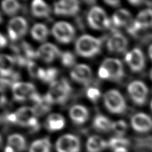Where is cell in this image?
I'll use <instances>...</instances> for the list:
<instances>
[{
    "instance_id": "cell-40",
    "label": "cell",
    "mask_w": 152,
    "mask_h": 152,
    "mask_svg": "<svg viewBox=\"0 0 152 152\" xmlns=\"http://www.w3.org/2000/svg\"><path fill=\"white\" fill-rule=\"evenodd\" d=\"M5 152H15V151L13 150L12 148L7 145V147L5 148Z\"/></svg>"
},
{
    "instance_id": "cell-10",
    "label": "cell",
    "mask_w": 152,
    "mask_h": 152,
    "mask_svg": "<svg viewBox=\"0 0 152 152\" xmlns=\"http://www.w3.org/2000/svg\"><path fill=\"white\" fill-rule=\"evenodd\" d=\"M28 30V22L22 17H15L9 21L7 31L10 38L16 41L22 37Z\"/></svg>"
},
{
    "instance_id": "cell-8",
    "label": "cell",
    "mask_w": 152,
    "mask_h": 152,
    "mask_svg": "<svg viewBox=\"0 0 152 152\" xmlns=\"http://www.w3.org/2000/svg\"><path fill=\"white\" fill-rule=\"evenodd\" d=\"M127 91L135 104L139 105L145 104L148 95V89L144 83L140 81H132L127 87Z\"/></svg>"
},
{
    "instance_id": "cell-3",
    "label": "cell",
    "mask_w": 152,
    "mask_h": 152,
    "mask_svg": "<svg viewBox=\"0 0 152 152\" xmlns=\"http://www.w3.org/2000/svg\"><path fill=\"white\" fill-rule=\"evenodd\" d=\"M36 117V113L34 107H22L14 113L8 114L6 119L11 123L29 127L32 129H37L39 124Z\"/></svg>"
},
{
    "instance_id": "cell-15",
    "label": "cell",
    "mask_w": 152,
    "mask_h": 152,
    "mask_svg": "<svg viewBox=\"0 0 152 152\" xmlns=\"http://www.w3.org/2000/svg\"><path fill=\"white\" fill-rule=\"evenodd\" d=\"M128 41L123 34L116 32L111 36L107 43V48L112 53H123L126 50Z\"/></svg>"
},
{
    "instance_id": "cell-41",
    "label": "cell",
    "mask_w": 152,
    "mask_h": 152,
    "mask_svg": "<svg viewBox=\"0 0 152 152\" xmlns=\"http://www.w3.org/2000/svg\"><path fill=\"white\" fill-rule=\"evenodd\" d=\"M149 56L152 60V45H151L150 47L149 48Z\"/></svg>"
},
{
    "instance_id": "cell-28",
    "label": "cell",
    "mask_w": 152,
    "mask_h": 152,
    "mask_svg": "<svg viewBox=\"0 0 152 152\" xmlns=\"http://www.w3.org/2000/svg\"><path fill=\"white\" fill-rule=\"evenodd\" d=\"M135 20L142 29L152 27V10L146 9L140 12Z\"/></svg>"
},
{
    "instance_id": "cell-6",
    "label": "cell",
    "mask_w": 152,
    "mask_h": 152,
    "mask_svg": "<svg viewBox=\"0 0 152 152\" xmlns=\"http://www.w3.org/2000/svg\"><path fill=\"white\" fill-rule=\"evenodd\" d=\"M51 32L58 42L68 43L74 39L75 29L71 24L66 21H59L52 27Z\"/></svg>"
},
{
    "instance_id": "cell-4",
    "label": "cell",
    "mask_w": 152,
    "mask_h": 152,
    "mask_svg": "<svg viewBox=\"0 0 152 152\" xmlns=\"http://www.w3.org/2000/svg\"><path fill=\"white\" fill-rule=\"evenodd\" d=\"M104 104L111 113H122L126 109V103L120 92L115 89L107 91L104 96Z\"/></svg>"
},
{
    "instance_id": "cell-22",
    "label": "cell",
    "mask_w": 152,
    "mask_h": 152,
    "mask_svg": "<svg viewBox=\"0 0 152 152\" xmlns=\"http://www.w3.org/2000/svg\"><path fill=\"white\" fill-rule=\"evenodd\" d=\"M65 126L64 117L58 113H53L48 116L46 120V127L50 131H58Z\"/></svg>"
},
{
    "instance_id": "cell-19",
    "label": "cell",
    "mask_w": 152,
    "mask_h": 152,
    "mask_svg": "<svg viewBox=\"0 0 152 152\" xmlns=\"http://www.w3.org/2000/svg\"><path fill=\"white\" fill-rule=\"evenodd\" d=\"M109 145L106 141L97 135L88 138L86 143V149L88 152H102Z\"/></svg>"
},
{
    "instance_id": "cell-14",
    "label": "cell",
    "mask_w": 152,
    "mask_h": 152,
    "mask_svg": "<svg viewBox=\"0 0 152 152\" xmlns=\"http://www.w3.org/2000/svg\"><path fill=\"white\" fill-rule=\"evenodd\" d=\"M131 125L135 131L146 133L152 129V119L145 113H136L131 119Z\"/></svg>"
},
{
    "instance_id": "cell-18",
    "label": "cell",
    "mask_w": 152,
    "mask_h": 152,
    "mask_svg": "<svg viewBox=\"0 0 152 152\" xmlns=\"http://www.w3.org/2000/svg\"><path fill=\"white\" fill-rule=\"evenodd\" d=\"M69 116L74 123L83 124L89 118V112L83 105H75L69 110Z\"/></svg>"
},
{
    "instance_id": "cell-34",
    "label": "cell",
    "mask_w": 152,
    "mask_h": 152,
    "mask_svg": "<svg viewBox=\"0 0 152 152\" xmlns=\"http://www.w3.org/2000/svg\"><path fill=\"white\" fill-rule=\"evenodd\" d=\"M87 96L91 101L96 102L101 96V92L96 88H89L87 91Z\"/></svg>"
},
{
    "instance_id": "cell-21",
    "label": "cell",
    "mask_w": 152,
    "mask_h": 152,
    "mask_svg": "<svg viewBox=\"0 0 152 152\" xmlns=\"http://www.w3.org/2000/svg\"><path fill=\"white\" fill-rule=\"evenodd\" d=\"M15 59L7 54H1V75L2 78L9 77L13 75V68L14 66Z\"/></svg>"
},
{
    "instance_id": "cell-5",
    "label": "cell",
    "mask_w": 152,
    "mask_h": 152,
    "mask_svg": "<svg viewBox=\"0 0 152 152\" xmlns=\"http://www.w3.org/2000/svg\"><path fill=\"white\" fill-rule=\"evenodd\" d=\"M88 22L91 28L97 30L106 29L110 26V21L105 11L98 6H94L89 10Z\"/></svg>"
},
{
    "instance_id": "cell-24",
    "label": "cell",
    "mask_w": 152,
    "mask_h": 152,
    "mask_svg": "<svg viewBox=\"0 0 152 152\" xmlns=\"http://www.w3.org/2000/svg\"><path fill=\"white\" fill-rule=\"evenodd\" d=\"M7 145L12 148L15 152H21L26 150V141L21 135L14 134L8 137Z\"/></svg>"
},
{
    "instance_id": "cell-23",
    "label": "cell",
    "mask_w": 152,
    "mask_h": 152,
    "mask_svg": "<svg viewBox=\"0 0 152 152\" xmlns=\"http://www.w3.org/2000/svg\"><path fill=\"white\" fill-rule=\"evenodd\" d=\"M32 14L37 18H45L50 15V8L45 1L35 0L31 5Z\"/></svg>"
},
{
    "instance_id": "cell-31",
    "label": "cell",
    "mask_w": 152,
    "mask_h": 152,
    "mask_svg": "<svg viewBox=\"0 0 152 152\" xmlns=\"http://www.w3.org/2000/svg\"><path fill=\"white\" fill-rule=\"evenodd\" d=\"M129 141L124 137H113L110 140L108 145L113 150L118 148H126L129 145Z\"/></svg>"
},
{
    "instance_id": "cell-13",
    "label": "cell",
    "mask_w": 152,
    "mask_h": 152,
    "mask_svg": "<svg viewBox=\"0 0 152 152\" xmlns=\"http://www.w3.org/2000/svg\"><path fill=\"white\" fill-rule=\"evenodd\" d=\"M80 10V2L75 0H62L54 4V12L58 15H74Z\"/></svg>"
},
{
    "instance_id": "cell-36",
    "label": "cell",
    "mask_w": 152,
    "mask_h": 152,
    "mask_svg": "<svg viewBox=\"0 0 152 152\" xmlns=\"http://www.w3.org/2000/svg\"><path fill=\"white\" fill-rule=\"evenodd\" d=\"M105 3L107 5H110V6H113V7H117L120 4V1H112V0H110V1H105Z\"/></svg>"
},
{
    "instance_id": "cell-43",
    "label": "cell",
    "mask_w": 152,
    "mask_h": 152,
    "mask_svg": "<svg viewBox=\"0 0 152 152\" xmlns=\"http://www.w3.org/2000/svg\"><path fill=\"white\" fill-rule=\"evenodd\" d=\"M151 79H152V71H151Z\"/></svg>"
},
{
    "instance_id": "cell-7",
    "label": "cell",
    "mask_w": 152,
    "mask_h": 152,
    "mask_svg": "<svg viewBox=\"0 0 152 152\" xmlns=\"http://www.w3.org/2000/svg\"><path fill=\"white\" fill-rule=\"evenodd\" d=\"M13 99L17 102L31 100L37 94L34 84L28 82H15L12 85Z\"/></svg>"
},
{
    "instance_id": "cell-20",
    "label": "cell",
    "mask_w": 152,
    "mask_h": 152,
    "mask_svg": "<svg viewBox=\"0 0 152 152\" xmlns=\"http://www.w3.org/2000/svg\"><path fill=\"white\" fill-rule=\"evenodd\" d=\"M112 21L116 27L127 26L132 21V15L127 10L119 9L113 14Z\"/></svg>"
},
{
    "instance_id": "cell-27",
    "label": "cell",
    "mask_w": 152,
    "mask_h": 152,
    "mask_svg": "<svg viewBox=\"0 0 152 152\" xmlns=\"http://www.w3.org/2000/svg\"><path fill=\"white\" fill-rule=\"evenodd\" d=\"M58 74V70L54 67H50L46 69L39 68L37 77L45 83H52L56 81Z\"/></svg>"
},
{
    "instance_id": "cell-32",
    "label": "cell",
    "mask_w": 152,
    "mask_h": 152,
    "mask_svg": "<svg viewBox=\"0 0 152 152\" xmlns=\"http://www.w3.org/2000/svg\"><path fill=\"white\" fill-rule=\"evenodd\" d=\"M61 63L64 66L72 67L75 62V58L74 54L69 51H66L61 55Z\"/></svg>"
},
{
    "instance_id": "cell-30",
    "label": "cell",
    "mask_w": 152,
    "mask_h": 152,
    "mask_svg": "<svg viewBox=\"0 0 152 152\" xmlns=\"http://www.w3.org/2000/svg\"><path fill=\"white\" fill-rule=\"evenodd\" d=\"M1 7L6 14L12 16L18 12L21 5L20 3L15 0H5L1 3Z\"/></svg>"
},
{
    "instance_id": "cell-12",
    "label": "cell",
    "mask_w": 152,
    "mask_h": 152,
    "mask_svg": "<svg viewBox=\"0 0 152 152\" xmlns=\"http://www.w3.org/2000/svg\"><path fill=\"white\" fill-rule=\"evenodd\" d=\"M125 60L133 72L142 71L145 66V58L142 50L139 48H135L127 53Z\"/></svg>"
},
{
    "instance_id": "cell-26",
    "label": "cell",
    "mask_w": 152,
    "mask_h": 152,
    "mask_svg": "<svg viewBox=\"0 0 152 152\" xmlns=\"http://www.w3.org/2000/svg\"><path fill=\"white\" fill-rule=\"evenodd\" d=\"M31 34L34 39L42 42L47 39L49 31L48 28L44 24L36 23L32 28Z\"/></svg>"
},
{
    "instance_id": "cell-29",
    "label": "cell",
    "mask_w": 152,
    "mask_h": 152,
    "mask_svg": "<svg viewBox=\"0 0 152 152\" xmlns=\"http://www.w3.org/2000/svg\"><path fill=\"white\" fill-rule=\"evenodd\" d=\"M113 122L110 119L103 115H97L95 117L94 126L95 128L102 132H107L112 129Z\"/></svg>"
},
{
    "instance_id": "cell-16",
    "label": "cell",
    "mask_w": 152,
    "mask_h": 152,
    "mask_svg": "<svg viewBox=\"0 0 152 152\" xmlns=\"http://www.w3.org/2000/svg\"><path fill=\"white\" fill-rule=\"evenodd\" d=\"M71 77L79 83L88 85L90 82L92 72L90 67L86 64H79L75 66L70 73Z\"/></svg>"
},
{
    "instance_id": "cell-35",
    "label": "cell",
    "mask_w": 152,
    "mask_h": 152,
    "mask_svg": "<svg viewBox=\"0 0 152 152\" xmlns=\"http://www.w3.org/2000/svg\"><path fill=\"white\" fill-rule=\"evenodd\" d=\"M28 68L29 70V74H31L33 77H36L37 76V73L40 67H38L37 65L32 61H29L28 64Z\"/></svg>"
},
{
    "instance_id": "cell-1",
    "label": "cell",
    "mask_w": 152,
    "mask_h": 152,
    "mask_svg": "<svg viewBox=\"0 0 152 152\" xmlns=\"http://www.w3.org/2000/svg\"><path fill=\"white\" fill-rule=\"evenodd\" d=\"M72 87L66 79L62 78L51 83L47 94L44 96L50 104H64L69 98Z\"/></svg>"
},
{
    "instance_id": "cell-9",
    "label": "cell",
    "mask_w": 152,
    "mask_h": 152,
    "mask_svg": "<svg viewBox=\"0 0 152 152\" xmlns=\"http://www.w3.org/2000/svg\"><path fill=\"white\" fill-rule=\"evenodd\" d=\"M80 147L79 138L72 134L62 135L56 143L57 152H80Z\"/></svg>"
},
{
    "instance_id": "cell-39",
    "label": "cell",
    "mask_w": 152,
    "mask_h": 152,
    "mask_svg": "<svg viewBox=\"0 0 152 152\" xmlns=\"http://www.w3.org/2000/svg\"><path fill=\"white\" fill-rule=\"evenodd\" d=\"M113 152H128L126 148H118L113 150Z\"/></svg>"
},
{
    "instance_id": "cell-33",
    "label": "cell",
    "mask_w": 152,
    "mask_h": 152,
    "mask_svg": "<svg viewBox=\"0 0 152 152\" xmlns=\"http://www.w3.org/2000/svg\"><path fill=\"white\" fill-rule=\"evenodd\" d=\"M112 129L119 135H123L127 129V125L126 121L123 120L113 122Z\"/></svg>"
},
{
    "instance_id": "cell-38",
    "label": "cell",
    "mask_w": 152,
    "mask_h": 152,
    "mask_svg": "<svg viewBox=\"0 0 152 152\" xmlns=\"http://www.w3.org/2000/svg\"><path fill=\"white\" fill-rule=\"evenodd\" d=\"M129 3L134 5H139L141 4H143V3L144 2L141 1H129Z\"/></svg>"
},
{
    "instance_id": "cell-11",
    "label": "cell",
    "mask_w": 152,
    "mask_h": 152,
    "mask_svg": "<svg viewBox=\"0 0 152 152\" xmlns=\"http://www.w3.org/2000/svg\"><path fill=\"white\" fill-rule=\"evenodd\" d=\"M101 66L107 71L108 80L118 81L124 77L123 65L118 59L106 58L102 62Z\"/></svg>"
},
{
    "instance_id": "cell-37",
    "label": "cell",
    "mask_w": 152,
    "mask_h": 152,
    "mask_svg": "<svg viewBox=\"0 0 152 152\" xmlns=\"http://www.w3.org/2000/svg\"><path fill=\"white\" fill-rule=\"evenodd\" d=\"M0 42H1V48H3L4 46H5V45H6V43H7L6 39H5V37L3 36L2 34L1 35V37H0Z\"/></svg>"
},
{
    "instance_id": "cell-2",
    "label": "cell",
    "mask_w": 152,
    "mask_h": 152,
    "mask_svg": "<svg viewBox=\"0 0 152 152\" xmlns=\"http://www.w3.org/2000/svg\"><path fill=\"white\" fill-rule=\"evenodd\" d=\"M102 43V41L100 38L83 35L79 37L76 42V52L84 58H92L101 50Z\"/></svg>"
},
{
    "instance_id": "cell-42",
    "label": "cell",
    "mask_w": 152,
    "mask_h": 152,
    "mask_svg": "<svg viewBox=\"0 0 152 152\" xmlns=\"http://www.w3.org/2000/svg\"><path fill=\"white\" fill-rule=\"evenodd\" d=\"M151 110H152V99H151Z\"/></svg>"
},
{
    "instance_id": "cell-17",
    "label": "cell",
    "mask_w": 152,
    "mask_h": 152,
    "mask_svg": "<svg viewBox=\"0 0 152 152\" xmlns=\"http://www.w3.org/2000/svg\"><path fill=\"white\" fill-rule=\"evenodd\" d=\"M60 51L58 47L52 43H44L37 51V57L43 61L50 63L53 61L57 57L60 55Z\"/></svg>"
},
{
    "instance_id": "cell-25",
    "label": "cell",
    "mask_w": 152,
    "mask_h": 152,
    "mask_svg": "<svg viewBox=\"0 0 152 152\" xmlns=\"http://www.w3.org/2000/svg\"><path fill=\"white\" fill-rule=\"evenodd\" d=\"M51 143L48 138L34 141L29 147V152H51Z\"/></svg>"
}]
</instances>
